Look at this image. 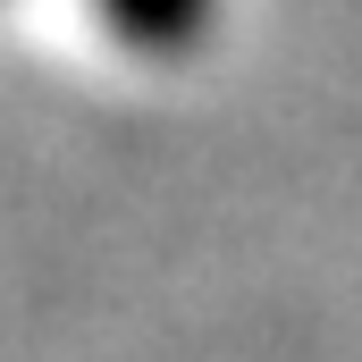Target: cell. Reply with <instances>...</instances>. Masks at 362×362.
Segmentation results:
<instances>
[{
  "label": "cell",
  "instance_id": "6da1fadb",
  "mask_svg": "<svg viewBox=\"0 0 362 362\" xmlns=\"http://www.w3.org/2000/svg\"><path fill=\"white\" fill-rule=\"evenodd\" d=\"M101 8H110V25H118L127 42H144V51L194 42L202 17H211V0H101Z\"/></svg>",
  "mask_w": 362,
  "mask_h": 362
}]
</instances>
